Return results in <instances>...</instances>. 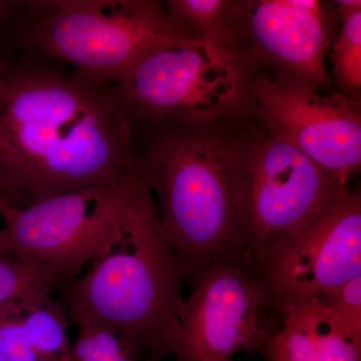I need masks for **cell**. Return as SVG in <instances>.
Returning a JSON list of instances; mask_svg holds the SVG:
<instances>
[{
	"label": "cell",
	"mask_w": 361,
	"mask_h": 361,
	"mask_svg": "<svg viewBox=\"0 0 361 361\" xmlns=\"http://www.w3.org/2000/svg\"><path fill=\"white\" fill-rule=\"evenodd\" d=\"M139 172L114 82L9 61L0 87V192L18 209L116 186Z\"/></svg>",
	"instance_id": "cell-1"
},
{
	"label": "cell",
	"mask_w": 361,
	"mask_h": 361,
	"mask_svg": "<svg viewBox=\"0 0 361 361\" xmlns=\"http://www.w3.org/2000/svg\"><path fill=\"white\" fill-rule=\"evenodd\" d=\"M129 116L137 170L185 274L200 275L218 261L236 262L231 137L203 122Z\"/></svg>",
	"instance_id": "cell-2"
},
{
	"label": "cell",
	"mask_w": 361,
	"mask_h": 361,
	"mask_svg": "<svg viewBox=\"0 0 361 361\" xmlns=\"http://www.w3.org/2000/svg\"><path fill=\"white\" fill-rule=\"evenodd\" d=\"M84 275L59 285L68 323L115 334L137 357L175 355L182 348L180 259L161 232L156 203L142 180L130 206L125 237Z\"/></svg>",
	"instance_id": "cell-3"
},
{
	"label": "cell",
	"mask_w": 361,
	"mask_h": 361,
	"mask_svg": "<svg viewBox=\"0 0 361 361\" xmlns=\"http://www.w3.org/2000/svg\"><path fill=\"white\" fill-rule=\"evenodd\" d=\"M196 37L154 0H32L0 28L18 61H56L97 82L120 80L152 49Z\"/></svg>",
	"instance_id": "cell-4"
},
{
	"label": "cell",
	"mask_w": 361,
	"mask_h": 361,
	"mask_svg": "<svg viewBox=\"0 0 361 361\" xmlns=\"http://www.w3.org/2000/svg\"><path fill=\"white\" fill-rule=\"evenodd\" d=\"M231 151L240 250L256 263L305 227L346 189L293 145L265 128L231 137Z\"/></svg>",
	"instance_id": "cell-5"
},
{
	"label": "cell",
	"mask_w": 361,
	"mask_h": 361,
	"mask_svg": "<svg viewBox=\"0 0 361 361\" xmlns=\"http://www.w3.org/2000/svg\"><path fill=\"white\" fill-rule=\"evenodd\" d=\"M140 172L116 186L45 199L4 218L14 257L54 284L75 279L127 233Z\"/></svg>",
	"instance_id": "cell-6"
},
{
	"label": "cell",
	"mask_w": 361,
	"mask_h": 361,
	"mask_svg": "<svg viewBox=\"0 0 361 361\" xmlns=\"http://www.w3.org/2000/svg\"><path fill=\"white\" fill-rule=\"evenodd\" d=\"M115 85L130 116L204 123L238 101L241 75L239 61L188 37L152 49Z\"/></svg>",
	"instance_id": "cell-7"
},
{
	"label": "cell",
	"mask_w": 361,
	"mask_h": 361,
	"mask_svg": "<svg viewBox=\"0 0 361 361\" xmlns=\"http://www.w3.org/2000/svg\"><path fill=\"white\" fill-rule=\"evenodd\" d=\"M250 90L265 129L293 145L341 188L361 165L360 102L324 94L289 73L256 78Z\"/></svg>",
	"instance_id": "cell-8"
},
{
	"label": "cell",
	"mask_w": 361,
	"mask_h": 361,
	"mask_svg": "<svg viewBox=\"0 0 361 361\" xmlns=\"http://www.w3.org/2000/svg\"><path fill=\"white\" fill-rule=\"evenodd\" d=\"M266 300L282 310L361 275V199L341 190L317 216L257 262Z\"/></svg>",
	"instance_id": "cell-9"
},
{
	"label": "cell",
	"mask_w": 361,
	"mask_h": 361,
	"mask_svg": "<svg viewBox=\"0 0 361 361\" xmlns=\"http://www.w3.org/2000/svg\"><path fill=\"white\" fill-rule=\"evenodd\" d=\"M266 301L258 278L232 261H218L199 275L180 310L182 348L178 361H229L260 342L258 315Z\"/></svg>",
	"instance_id": "cell-10"
},
{
	"label": "cell",
	"mask_w": 361,
	"mask_h": 361,
	"mask_svg": "<svg viewBox=\"0 0 361 361\" xmlns=\"http://www.w3.org/2000/svg\"><path fill=\"white\" fill-rule=\"evenodd\" d=\"M240 42L278 65L289 75L316 85H327V40L322 20L287 6L284 0L233 1Z\"/></svg>",
	"instance_id": "cell-11"
},
{
	"label": "cell",
	"mask_w": 361,
	"mask_h": 361,
	"mask_svg": "<svg viewBox=\"0 0 361 361\" xmlns=\"http://www.w3.org/2000/svg\"><path fill=\"white\" fill-rule=\"evenodd\" d=\"M165 4L194 35L239 61L241 42L235 25L233 1L171 0Z\"/></svg>",
	"instance_id": "cell-12"
},
{
	"label": "cell",
	"mask_w": 361,
	"mask_h": 361,
	"mask_svg": "<svg viewBox=\"0 0 361 361\" xmlns=\"http://www.w3.org/2000/svg\"><path fill=\"white\" fill-rule=\"evenodd\" d=\"M28 339L40 361H73L68 336V320L51 295L26 303L23 315Z\"/></svg>",
	"instance_id": "cell-13"
},
{
	"label": "cell",
	"mask_w": 361,
	"mask_h": 361,
	"mask_svg": "<svg viewBox=\"0 0 361 361\" xmlns=\"http://www.w3.org/2000/svg\"><path fill=\"white\" fill-rule=\"evenodd\" d=\"M294 305L312 334L319 361H361V336L346 329L319 299Z\"/></svg>",
	"instance_id": "cell-14"
},
{
	"label": "cell",
	"mask_w": 361,
	"mask_h": 361,
	"mask_svg": "<svg viewBox=\"0 0 361 361\" xmlns=\"http://www.w3.org/2000/svg\"><path fill=\"white\" fill-rule=\"evenodd\" d=\"M343 26L334 44L332 65L334 78L342 94H348L361 87V1H336Z\"/></svg>",
	"instance_id": "cell-15"
},
{
	"label": "cell",
	"mask_w": 361,
	"mask_h": 361,
	"mask_svg": "<svg viewBox=\"0 0 361 361\" xmlns=\"http://www.w3.org/2000/svg\"><path fill=\"white\" fill-rule=\"evenodd\" d=\"M283 310L282 329L268 339L270 361H319L314 339L300 311L296 305Z\"/></svg>",
	"instance_id": "cell-16"
},
{
	"label": "cell",
	"mask_w": 361,
	"mask_h": 361,
	"mask_svg": "<svg viewBox=\"0 0 361 361\" xmlns=\"http://www.w3.org/2000/svg\"><path fill=\"white\" fill-rule=\"evenodd\" d=\"M54 289L47 278L16 257L0 256V305L42 298Z\"/></svg>",
	"instance_id": "cell-17"
},
{
	"label": "cell",
	"mask_w": 361,
	"mask_h": 361,
	"mask_svg": "<svg viewBox=\"0 0 361 361\" xmlns=\"http://www.w3.org/2000/svg\"><path fill=\"white\" fill-rule=\"evenodd\" d=\"M28 301L0 305V361H40L23 324Z\"/></svg>",
	"instance_id": "cell-18"
},
{
	"label": "cell",
	"mask_w": 361,
	"mask_h": 361,
	"mask_svg": "<svg viewBox=\"0 0 361 361\" xmlns=\"http://www.w3.org/2000/svg\"><path fill=\"white\" fill-rule=\"evenodd\" d=\"M73 361H139L108 329L94 324L77 325Z\"/></svg>",
	"instance_id": "cell-19"
},
{
	"label": "cell",
	"mask_w": 361,
	"mask_h": 361,
	"mask_svg": "<svg viewBox=\"0 0 361 361\" xmlns=\"http://www.w3.org/2000/svg\"><path fill=\"white\" fill-rule=\"evenodd\" d=\"M316 298L346 329L361 336V275Z\"/></svg>",
	"instance_id": "cell-20"
},
{
	"label": "cell",
	"mask_w": 361,
	"mask_h": 361,
	"mask_svg": "<svg viewBox=\"0 0 361 361\" xmlns=\"http://www.w3.org/2000/svg\"><path fill=\"white\" fill-rule=\"evenodd\" d=\"M284 2L287 6L304 11V13H310L311 16L322 20V9L319 1H315V0H284Z\"/></svg>",
	"instance_id": "cell-21"
},
{
	"label": "cell",
	"mask_w": 361,
	"mask_h": 361,
	"mask_svg": "<svg viewBox=\"0 0 361 361\" xmlns=\"http://www.w3.org/2000/svg\"><path fill=\"white\" fill-rule=\"evenodd\" d=\"M23 1L0 0V27L13 20L20 11Z\"/></svg>",
	"instance_id": "cell-22"
},
{
	"label": "cell",
	"mask_w": 361,
	"mask_h": 361,
	"mask_svg": "<svg viewBox=\"0 0 361 361\" xmlns=\"http://www.w3.org/2000/svg\"><path fill=\"white\" fill-rule=\"evenodd\" d=\"M0 256L14 257V250L6 229H0Z\"/></svg>",
	"instance_id": "cell-23"
},
{
	"label": "cell",
	"mask_w": 361,
	"mask_h": 361,
	"mask_svg": "<svg viewBox=\"0 0 361 361\" xmlns=\"http://www.w3.org/2000/svg\"><path fill=\"white\" fill-rule=\"evenodd\" d=\"M14 209H16V207H14L13 203L0 192V216L2 218H6L7 215L13 212Z\"/></svg>",
	"instance_id": "cell-24"
},
{
	"label": "cell",
	"mask_w": 361,
	"mask_h": 361,
	"mask_svg": "<svg viewBox=\"0 0 361 361\" xmlns=\"http://www.w3.org/2000/svg\"><path fill=\"white\" fill-rule=\"evenodd\" d=\"M7 68H8V59L2 51L1 45H0V87H1L2 80L6 75Z\"/></svg>",
	"instance_id": "cell-25"
},
{
	"label": "cell",
	"mask_w": 361,
	"mask_h": 361,
	"mask_svg": "<svg viewBox=\"0 0 361 361\" xmlns=\"http://www.w3.org/2000/svg\"><path fill=\"white\" fill-rule=\"evenodd\" d=\"M197 361H218V360H208V358H200V360H198Z\"/></svg>",
	"instance_id": "cell-26"
}]
</instances>
